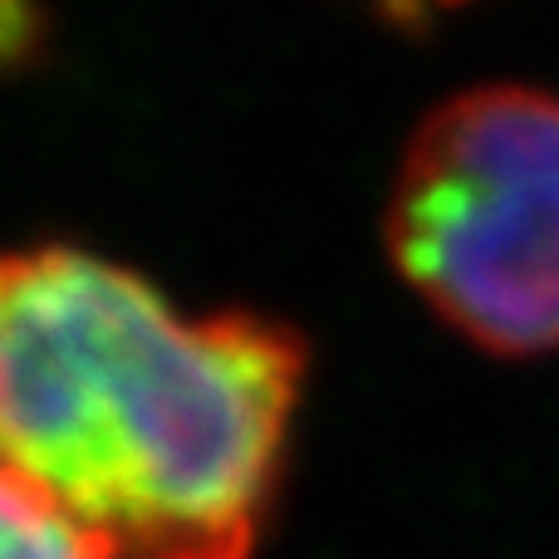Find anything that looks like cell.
<instances>
[{
  "label": "cell",
  "instance_id": "1",
  "mask_svg": "<svg viewBox=\"0 0 559 559\" xmlns=\"http://www.w3.org/2000/svg\"><path fill=\"white\" fill-rule=\"evenodd\" d=\"M305 364L295 329L187 319L94 255H0V462L108 559L261 550Z\"/></svg>",
  "mask_w": 559,
  "mask_h": 559
},
{
  "label": "cell",
  "instance_id": "2",
  "mask_svg": "<svg viewBox=\"0 0 559 559\" xmlns=\"http://www.w3.org/2000/svg\"><path fill=\"white\" fill-rule=\"evenodd\" d=\"M403 280L476 348H559V98L491 84L423 118L388 202Z\"/></svg>",
  "mask_w": 559,
  "mask_h": 559
},
{
  "label": "cell",
  "instance_id": "3",
  "mask_svg": "<svg viewBox=\"0 0 559 559\" xmlns=\"http://www.w3.org/2000/svg\"><path fill=\"white\" fill-rule=\"evenodd\" d=\"M0 559H108L104 545L35 481L0 462Z\"/></svg>",
  "mask_w": 559,
  "mask_h": 559
},
{
  "label": "cell",
  "instance_id": "4",
  "mask_svg": "<svg viewBox=\"0 0 559 559\" xmlns=\"http://www.w3.org/2000/svg\"><path fill=\"white\" fill-rule=\"evenodd\" d=\"M20 0H0V45H10L15 39V29H20Z\"/></svg>",
  "mask_w": 559,
  "mask_h": 559
},
{
  "label": "cell",
  "instance_id": "5",
  "mask_svg": "<svg viewBox=\"0 0 559 559\" xmlns=\"http://www.w3.org/2000/svg\"><path fill=\"white\" fill-rule=\"evenodd\" d=\"M397 10H423V5H456V0H393Z\"/></svg>",
  "mask_w": 559,
  "mask_h": 559
}]
</instances>
